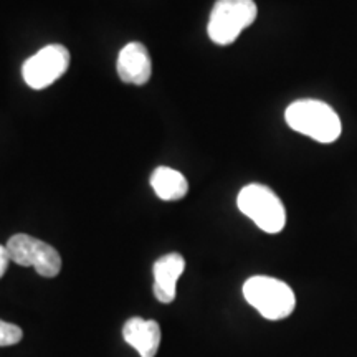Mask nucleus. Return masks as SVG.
Wrapping results in <instances>:
<instances>
[{
  "instance_id": "obj_1",
  "label": "nucleus",
  "mask_w": 357,
  "mask_h": 357,
  "mask_svg": "<svg viewBox=\"0 0 357 357\" xmlns=\"http://www.w3.org/2000/svg\"><path fill=\"white\" fill-rule=\"evenodd\" d=\"M288 126L311 139L329 144L341 136V119L331 106L318 100H298L284 113Z\"/></svg>"
},
{
  "instance_id": "obj_11",
  "label": "nucleus",
  "mask_w": 357,
  "mask_h": 357,
  "mask_svg": "<svg viewBox=\"0 0 357 357\" xmlns=\"http://www.w3.org/2000/svg\"><path fill=\"white\" fill-rule=\"evenodd\" d=\"M22 337H24V331L19 326L0 319V347L15 346L22 341Z\"/></svg>"
},
{
  "instance_id": "obj_7",
  "label": "nucleus",
  "mask_w": 357,
  "mask_h": 357,
  "mask_svg": "<svg viewBox=\"0 0 357 357\" xmlns=\"http://www.w3.org/2000/svg\"><path fill=\"white\" fill-rule=\"evenodd\" d=\"M118 75L121 82L142 86L151 79L153 75V63H151L149 52L139 42H131L118 56Z\"/></svg>"
},
{
  "instance_id": "obj_5",
  "label": "nucleus",
  "mask_w": 357,
  "mask_h": 357,
  "mask_svg": "<svg viewBox=\"0 0 357 357\" xmlns=\"http://www.w3.org/2000/svg\"><path fill=\"white\" fill-rule=\"evenodd\" d=\"M7 250L10 260L20 266H32L43 278H55L61 271V257L52 245L26 234L8 238Z\"/></svg>"
},
{
  "instance_id": "obj_2",
  "label": "nucleus",
  "mask_w": 357,
  "mask_h": 357,
  "mask_svg": "<svg viewBox=\"0 0 357 357\" xmlns=\"http://www.w3.org/2000/svg\"><path fill=\"white\" fill-rule=\"evenodd\" d=\"M243 296L250 306L270 321L288 318L296 306L293 289L284 281L271 276H252L245 281Z\"/></svg>"
},
{
  "instance_id": "obj_4",
  "label": "nucleus",
  "mask_w": 357,
  "mask_h": 357,
  "mask_svg": "<svg viewBox=\"0 0 357 357\" xmlns=\"http://www.w3.org/2000/svg\"><path fill=\"white\" fill-rule=\"evenodd\" d=\"M253 0H217L212 8L207 32L213 43L230 45L257 19Z\"/></svg>"
},
{
  "instance_id": "obj_6",
  "label": "nucleus",
  "mask_w": 357,
  "mask_h": 357,
  "mask_svg": "<svg viewBox=\"0 0 357 357\" xmlns=\"http://www.w3.org/2000/svg\"><path fill=\"white\" fill-rule=\"evenodd\" d=\"M68 66L70 52L63 45H47L25 61L22 77L32 89H43L63 77Z\"/></svg>"
},
{
  "instance_id": "obj_10",
  "label": "nucleus",
  "mask_w": 357,
  "mask_h": 357,
  "mask_svg": "<svg viewBox=\"0 0 357 357\" xmlns=\"http://www.w3.org/2000/svg\"><path fill=\"white\" fill-rule=\"evenodd\" d=\"M151 187L160 200H169V202L184 199L187 190H189V184H187L184 174L166 166H160L153 172Z\"/></svg>"
},
{
  "instance_id": "obj_9",
  "label": "nucleus",
  "mask_w": 357,
  "mask_h": 357,
  "mask_svg": "<svg viewBox=\"0 0 357 357\" xmlns=\"http://www.w3.org/2000/svg\"><path fill=\"white\" fill-rule=\"evenodd\" d=\"M123 337L141 357H155L160 346V326L153 319L131 318L124 324Z\"/></svg>"
},
{
  "instance_id": "obj_8",
  "label": "nucleus",
  "mask_w": 357,
  "mask_h": 357,
  "mask_svg": "<svg viewBox=\"0 0 357 357\" xmlns=\"http://www.w3.org/2000/svg\"><path fill=\"white\" fill-rule=\"evenodd\" d=\"M185 260L178 253H169V255L160 257L154 263V296L160 303H172L176 300L177 293V280L184 273Z\"/></svg>"
},
{
  "instance_id": "obj_12",
  "label": "nucleus",
  "mask_w": 357,
  "mask_h": 357,
  "mask_svg": "<svg viewBox=\"0 0 357 357\" xmlns=\"http://www.w3.org/2000/svg\"><path fill=\"white\" fill-rule=\"evenodd\" d=\"M10 255H8V250L7 247H3V245H0V278H2L3 275H6L7 268H8V263H10Z\"/></svg>"
},
{
  "instance_id": "obj_3",
  "label": "nucleus",
  "mask_w": 357,
  "mask_h": 357,
  "mask_svg": "<svg viewBox=\"0 0 357 357\" xmlns=\"http://www.w3.org/2000/svg\"><path fill=\"white\" fill-rule=\"evenodd\" d=\"M240 212L255 222L258 229L266 234H278L287 223V211L278 195L270 187L250 184L240 190L236 199Z\"/></svg>"
}]
</instances>
